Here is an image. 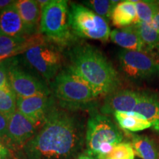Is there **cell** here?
Here are the masks:
<instances>
[{
	"label": "cell",
	"instance_id": "cell-25",
	"mask_svg": "<svg viewBox=\"0 0 159 159\" xmlns=\"http://www.w3.org/2000/svg\"><path fill=\"white\" fill-rule=\"evenodd\" d=\"M135 152L130 143L121 142L115 145L105 159H134Z\"/></svg>",
	"mask_w": 159,
	"mask_h": 159
},
{
	"label": "cell",
	"instance_id": "cell-9",
	"mask_svg": "<svg viewBox=\"0 0 159 159\" xmlns=\"http://www.w3.org/2000/svg\"><path fill=\"white\" fill-rule=\"evenodd\" d=\"M8 83L17 97L48 95L49 90L42 82L12 62L8 69Z\"/></svg>",
	"mask_w": 159,
	"mask_h": 159
},
{
	"label": "cell",
	"instance_id": "cell-31",
	"mask_svg": "<svg viewBox=\"0 0 159 159\" xmlns=\"http://www.w3.org/2000/svg\"><path fill=\"white\" fill-rule=\"evenodd\" d=\"M77 159H97V158L93 156H89V155L82 154V155H80V156L77 157Z\"/></svg>",
	"mask_w": 159,
	"mask_h": 159
},
{
	"label": "cell",
	"instance_id": "cell-13",
	"mask_svg": "<svg viewBox=\"0 0 159 159\" xmlns=\"http://www.w3.org/2000/svg\"><path fill=\"white\" fill-rule=\"evenodd\" d=\"M0 34L13 38H25L27 35L15 2L0 11Z\"/></svg>",
	"mask_w": 159,
	"mask_h": 159
},
{
	"label": "cell",
	"instance_id": "cell-14",
	"mask_svg": "<svg viewBox=\"0 0 159 159\" xmlns=\"http://www.w3.org/2000/svg\"><path fill=\"white\" fill-rule=\"evenodd\" d=\"M134 112L139 114L152 124L159 135V94L151 91H140V99Z\"/></svg>",
	"mask_w": 159,
	"mask_h": 159
},
{
	"label": "cell",
	"instance_id": "cell-1",
	"mask_svg": "<svg viewBox=\"0 0 159 159\" xmlns=\"http://www.w3.org/2000/svg\"><path fill=\"white\" fill-rule=\"evenodd\" d=\"M82 144V130L75 117L52 109L39 132L24 146V152L27 159H71Z\"/></svg>",
	"mask_w": 159,
	"mask_h": 159
},
{
	"label": "cell",
	"instance_id": "cell-28",
	"mask_svg": "<svg viewBox=\"0 0 159 159\" xmlns=\"http://www.w3.org/2000/svg\"><path fill=\"white\" fill-rule=\"evenodd\" d=\"M10 151L6 147L0 148V159H9Z\"/></svg>",
	"mask_w": 159,
	"mask_h": 159
},
{
	"label": "cell",
	"instance_id": "cell-17",
	"mask_svg": "<svg viewBox=\"0 0 159 159\" xmlns=\"http://www.w3.org/2000/svg\"><path fill=\"white\" fill-rule=\"evenodd\" d=\"M41 39L39 37L13 38L0 34V56L13 57L26 52Z\"/></svg>",
	"mask_w": 159,
	"mask_h": 159
},
{
	"label": "cell",
	"instance_id": "cell-30",
	"mask_svg": "<svg viewBox=\"0 0 159 159\" xmlns=\"http://www.w3.org/2000/svg\"><path fill=\"white\" fill-rule=\"evenodd\" d=\"M152 23L153 24V25L155 26V27H156V28L159 30V10H158V13H157L156 17H155V19H153V21H152Z\"/></svg>",
	"mask_w": 159,
	"mask_h": 159
},
{
	"label": "cell",
	"instance_id": "cell-22",
	"mask_svg": "<svg viewBox=\"0 0 159 159\" xmlns=\"http://www.w3.org/2000/svg\"><path fill=\"white\" fill-rule=\"evenodd\" d=\"M17 110V96L9 83L0 89V113L10 117Z\"/></svg>",
	"mask_w": 159,
	"mask_h": 159
},
{
	"label": "cell",
	"instance_id": "cell-5",
	"mask_svg": "<svg viewBox=\"0 0 159 159\" xmlns=\"http://www.w3.org/2000/svg\"><path fill=\"white\" fill-rule=\"evenodd\" d=\"M53 89L60 102L66 106L80 107L97 97L86 83L69 71H61L57 75Z\"/></svg>",
	"mask_w": 159,
	"mask_h": 159
},
{
	"label": "cell",
	"instance_id": "cell-15",
	"mask_svg": "<svg viewBox=\"0 0 159 159\" xmlns=\"http://www.w3.org/2000/svg\"><path fill=\"white\" fill-rule=\"evenodd\" d=\"M15 5L22 20L27 35L33 34L36 30L40 16H41L39 4L33 0H19Z\"/></svg>",
	"mask_w": 159,
	"mask_h": 159
},
{
	"label": "cell",
	"instance_id": "cell-26",
	"mask_svg": "<svg viewBox=\"0 0 159 159\" xmlns=\"http://www.w3.org/2000/svg\"><path fill=\"white\" fill-rule=\"evenodd\" d=\"M11 63L10 58L0 63V89L8 83V69Z\"/></svg>",
	"mask_w": 159,
	"mask_h": 159
},
{
	"label": "cell",
	"instance_id": "cell-12",
	"mask_svg": "<svg viewBox=\"0 0 159 159\" xmlns=\"http://www.w3.org/2000/svg\"><path fill=\"white\" fill-rule=\"evenodd\" d=\"M50 108L47 95H38L30 97H17V111L39 125L44 121Z\"/></svg>",
	"mask_w": 159,
	"mask_h": 159
},
{
	"label": "cell",
	"instance_id": "cell-18",
	"mask_svg": "<svg viewBox=\"0 0 159 159\" xmlns=\"http://www.w3.org/2000/svg\"><path fill=\"white\" fill-rule=\"evenodd\" d=\"M113 25L118 28L134 25L138 21L134 1H121L116 4L111 14Z\"/></svg>",
	"mask_w": 159,
	"mask_h": 159
},
{
	"label": "cell",
	"instance_id": "cell-24",
	"mask_svg": "<svg viewBox=\"0 0 159 159\" xmlns=\"http://www.w3.org/2000/svg\"><path fill=\"white\" fill-rule=\"evenodd\" d=\"M118 2L119 1L91 0V1L84 2V4L88 6V8L107 21L111 19L114 8Z\"/></svg>",
	"mask_w": 159,
	"mask_h": 159
},
{
	"label": "cell",
	"instance_id": "cell-4",
	"mask_svg": "<svg viewBox=\"0 0 159 159\" xmlns=\"http://www.w3.org/2000/svg\"><path fill=\"white\" fill-rule=\"evenodd\" d=\"M69 23L75 34L81 38L106 42L110 39L108 21L88 7L72 4L69 13Z\"/></svg>",
	"mask_w": 159,
	"mask_h": 159
},
{
	"label": "cell",
	"instance_id": "cell-29",
	"mask_svg": "<svg viewBox=\"0 0 159 159\" xmlns=\"http://www.w3.org/2000/svg\"><path fill=\"white\" fill-rule=\"evenodd\" d=\"M14 2L15 1H11V0H0V11L8 7Z\"/></svg>",
	"mask_w": 159,
	"mask_h": 159
},
{
	"label": "cell",
	"instance_id": "cell-7",
	"mask_svg": "<svg viewBox=\"0 0 159 159\" xmlns=\"http://www.w3.org/2000/svg\"><path fill=\"white\" fill-rule=\"evenodd\" d=\"M122 140V132L108 116L99 114L91 115L86 130L88 155L97 158L101 145L110 144L115 146Z\"/></svg>",
	"mask_w": 159,
	"mask_h": 159
},
{
	"label": "cell",
	"instance_id": "cell-10",
	"mask_svg": "<svg viewBox=\"0 0 159 159\" xmlns=\"http://www.w3.org/2000/svg\"><path fill=\"white\" fill-rule=\"evenodd\" d=\"M37 126L16 110L9 117L7 138L13 144L25 146L35 135Z\"/></svg>",
	"mask_w": 159,
	"mask_h": 159
},
{
	"label": "cell",
	"instance_id": "cell-34",
	"mask_svg": "<svg viewBox=\"0 0 159 159\" xmlns=\"http://www.w3.org/2000/svg\"><path fill=\"white\" fill-rule=\"evenodd\" d=\"M157 49H158V55H159V47H158V48Z\"/></svg>",
	"mask_w": 159,
	"mask_h": 159
},
{
	"label": "cell",
	"instance_id": "cell-23",
	"mask_svg": "<svg viewBox=\"0 0 159 159\" xmlns=\"http://www.w3.org/2000/svg\"><path fill=\"white\" fill-rule=\"evenodd\" d=\"M138 21L152 22L159 10V1H134ZM137 21V22H138Z\"/></svg>",
	"mask_w": 159,
	"mask_h": 159
},
{
	"label": "cell",
	"instance_id": "cell-6",
	"mask_svg": "<svg viewBox=\"0 0 159 159\" xmlns=\"http://www.w3.org/2000/svg\"><path fill=\"white\" fill-rule=\"evenodd\" d=\"M68 3L65 0H52L41 8V29L49 39L64 42L70 38Z\"/></svg>",
	"mask_w": 159,
	"mask_h": 159
},
{
	"label": "cell",
	"instance_id": "cell-20",
	"mask_svg": "<svg viewBox=\"0 0 159 159\" xmlns=\"http://www.w3.org/2000/svg\"><path fill=\"white\" fill-rule=\"evenodd\" d=\"M131 145L135 154L141 159H159V150L156 143L150 137L134 134Z\"/></svg>",
	"mask_w": 159,
	"mask_h": 159
},
{
	"label": "cell",
	"instance_id": "cell-2",
	"mask_svg": "<svg viewBox=\"0 0 159 159\" xmlns=\"http://www.w3.org/2000/svg\"><path fill=\"white\" fill-rule=\"evenodd\" d=\"M69 55L68 71L86 83L95 96H108L117 91L120 83L118 73L98 49L78 46Z\"/></svg>",
	"mask_w": 159,
	"mask_h": 159
},
{
	"label": "cell",
	"instance_id": "cell-32",
	"mask_svg": "<svg viewBox=\"0 0 159 159\" xmlns=\"http://www.w3.org/2000/svg\"><path fill=\"white\" fill-rule=\"evenodd\" d=\"M11 57H12L7 56V55H5V56H0V63L3 62V61H5V60L11 58Z\"/></svg>",
	"mask_w": 159,
	"mask_h": 159
},
{
	"label": "cell",
	"instance_id": "cell-19",
	"mask_svg": "<svg viewBox=\"0 0 159 159\" xmlns=\"http://www.w3.org/2000/svg\"><path fill=\"white\" fill-rule=\"evenodd\" d=\"M114 117L119 126L130 132H138L152 127V124L144 116L136 112H115Z\"/></svg>",
	"mask_w": 159,
	"mask_h": 159
},
{
	"label": "cell",
	"instance_id": "cell-21",
	"mask_svg": "<svg viewBox=\"0 0 159 159\" xmlns=\"http://www.w3.org/2000/svg\"><path fill=\"white\" fill-rule=\"evenodd\" d=\"M135 27L142 40L144 51H153L159 47V30L153 24L138 21Z\"/></svg>",
	"mask_w": 159,
	"mask_h": 159
},
{
	"label": "cell",
	"instance_id": "cell-8",
	"mask_svg": "<svg viewBox=\"0 0 159 159\" xmlns=\"http://www.w3.org/2000/svg\"><path fill=\"white\" fill-rule=\"evenodd\" d=\"M25 58L47 79L54 77L61 66L59 52L52 46L44 43L42 39L25 52Z\"/></svg>",
	"mask_w": 159,
	"mask_h": 159
},
{
	"label": "cell",
	"instance_id": "cell-3",
	"mask_svg": "<svg viewBox=\"0 0 159 159\" xmlns=\"http://www.w3.org/2000/svg\"><path fill=\"white\" fill-rule=\"evenodd\" d=\"M118 58L121 71L130 80L141 82L159 76V55L153 51L123 49Z\"/></svg>",
	"mask_w": 159,
	"mask_h": 159
},
{
	"label": "cell",
	"instance_id": "cell-16",
	"mask_svg": "<svg viewBox=\"0 0 159 159\" xmlns=\"http://www.w3.org/2000/svg\"><path fill=\"white\" fill-rule=\"evenodd\" d=\"M110 39L113 42L126 50H144L142 40L134 25L124 28L113 30L111 32Z\"/></svg>",
	"mask_w": 159,
	"mask_h": 159
},
{
	"label": "cell",
	"instance_id": "cell-27",
	"mask_svg": "<svg viewBox=\"0 0 159 159\" xmlns=\"http://www.w3.org/2000/svg\"><path fill=\"white\" fill-rule=\"evenodd\" d=\"M9 117L0 113V137L7 138V127H8Z\"/></svg>",
	"mask_w": 159,
	"mask_h": 159
},
{
	"label": "cell",
	"instance_id": "cell-11",
	"mask_svg": "<svg viewBox=\"0 0 159 159\" xmlns=\"http://www.w3.org/2000/svg\"><path fill=\"white\" fill-rule=\"evenodd\" d=\"M140 99V91L130 89L116 91L105 99L101 111L103 114H114L115 112H133Z\"/></svg>",
	"mask_w": 159,
	"mask_h": 159
},
{
	"label": "cell",
	"instance_id": "cell-33",
	"mask_svg": "<svg viewBox=\"0 0 159 159\" xmlns=\"http://www.w3.org/2000/svg\"><path fill=\"white\" fill-rule=\"evenodd\" d=\"M3 147H5L3 143V139L0 137V148H3Z\"/></svg>",
	"mask_w": 159,
	"mask_h": 159
}]
</instances>
